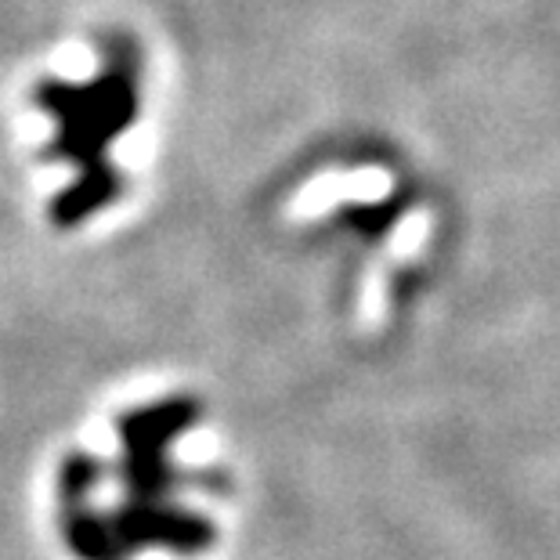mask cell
<instances>
[{"mask_svg": "<svg viewBox=\"0 0 560 560\" xmlns=\"http://www.w3.org/2000/svg\"><path fill=\"white\" fill-rule=\"evenodd\" d=\"M188 431L185 405H160L152 412H138L120 427V463L105 467L91 463L94 470L113 478L116 485H102L69 467L66 481L116 488L105 506L66 510L69 539L88 560H124L149 542L196 550L207 539V521L188 514L182 495L188 492L185 474L174 467V445Z\"/></svg>", "mask_w": 560, "mask_h": 560, "instance_id": "obj_1", "label": "cell"}, {"mask_svg": "<svg viewBox=\"0 0 560 560\" xmlns=\"http://www.w3.org/2000/svg\"><path fill=\"white\" fill-rule=\"evenodd\" d=\"M40 102L51 105L55 116V156H66L80 166L73 185L66 188L69 213L80 218L109 202L116 185L109 149L138 116V69L130 73V55L124 51L120 66H105L73 88H44Z\"/></svg>", "mask_w": 560, "mask_h": 560, "instance_id": "obj_2", "label": "cell"}]
</instances>
